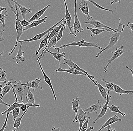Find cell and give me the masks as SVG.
Masks as SVG:
<instances>
[{"label":"cell","instance_id":"cell-23","mask_svg":"<svg viewBox=\"0 0 133 131\" xmlns=\"http://www.w3.org/2000/svg\"><path fill=\"white\" fill-rule=\"evenodd\" d=\"M22 44V43H21L19 49H18L17 54L15 57H14L12 59L16 61V64H18L20 63L24 62L25 60V58L23 56V54L25 52L24 51H22L21 49Z\"/></svg>","mask_w":133,"mask_h":131},{"label":"cell","instance_id":"cell-45","mask_svg":"<svg viewBox=\"0 0 133 131\" xmlns=\"http://www.w3.org/2000/svg\"><path fill=\"white\" fill-rule=\"evenodd\" d=\"M4 1H5V2L7 6H8V7L11 10L12 12H13V13L16 16V10H14V7H13V6L11 4L10 0H4Z\"/></svg>","mask_w":133,"mask_h":131},{"label":"cell","instance_id":"cell-27","mask_svg":"<svg viewBox=\"0 0 133 131\" xmlns=\"http://www.w3.org/2000/svg\"><path fill=\"white\" fill-rule=\"evenodd\" d=\"M112 84L114 86V92L118 94L120 96L123 94H129L133 93V91H128V90H124L123 88H121L119 85H117L114 83H112Z\"/></svg>","mask_w":133,"mask_h":131},{"label":"cell","instance_id":"cell-48","mask_svg":"<svg viewBox=\"0 0 133 131\" xmlns=\"http://www.w3.org/2000/svg\"><path fill=\"white\" fill-rule=\"evenodd\" d=\"M0 104L4 105V106H7V107H8L11 106V105L8 104L6 103H5V102L3 101L2 99L1 98V96H0Z\"/></svg>","mask_w":133,"mask_h":131},{"label":"cell","instance_id":"cell-31","mask_svg":"<svg viewBox=\"0 0 133 131\" xmlns=\"http://www.w3.org/2000/svg\"><path fill=\"white\" fill-rule=\"evenodd\" d=\"M30 107V106H28L27 109H26V110L25 112H24V113L22 114L20 117H17L15 119V121H14V123L13 126V129H16V130L19 129V127L20 126H21L22 120V118H23L26 112H27V110H28V109H29Z\"/></svg>","mask_w":133,"mask_h":131},{"label":"cell","instance_id":"cell-4","mask_svg":"<svg viewBox=\"0 0 133 131\" xmlns=\"http://www.w3.org/2000/svg\"><path fill=\"white\" fill-rule=\"evenodd\" d=\"M15 7L16 12V19L15 24V29L16 30L17 32L16 40L14 48L11 50V52L8 53V54L9 56L12 55V53H13V52L15 50L16 48L17 47V44H18L17 42H18V40H19V39L20 38L21 36L24 33L23 31V26L21 25L20 22L19 21V11H18L17 5L15 3Z\"/></svg>","mask_w":133,"mask_h":131},{"label":"cell","instance_id":"cell-5","mask_svg":"<svg viewBox=\"0 0 133 131\" xmlns=\"http://www.w3.org/2000/svg\"><path fill=\"white\" fill-rule=\"evenodd\" d=\"M64 19V18H62L57 23L54 25L53 26L51 27L50 28H49L45 31H44L43 33H41L40 34H37L35 36H34V37L31 39H29L27 40H18V42H17V44H19V43H23V42H33V41H37V40H40L42 38H43L44 36L46 35L49 32H50L55 27V26H56L58 25L61 22H62Z\"/></svg>","mask_w":133,"mask_h":131},{"label":"cell","instance_id":"cell-13","mask_svg":"<svg viewBox=\"0 0 133 131\" xmlns=\"http://www.w3.org/2000/svg\"><path fill=\"white\" fill-rule=\"evenodd\" d=\"M41 79L39 78H37L33 80H31L30 82H27L25 84H22L21 83V84L23 86L26 87H29L33 89V91H35V89H39L43 90V88L41 86L39 85V84L41 82Z\"/></svg>","mask_w":133,"mask_h":131},{"label":"cell","instance_id":"cell-44","mask_svg":"<svg viewBox=\"0 0 133 131\" xmlns=\"http://www.w3.org/2000/svg\"><path fill=\"white\" fill-rule=\"evenodd\" d=\"M10 113V112H8L6 113V117L5 119V122H4L3 126L0 129V131H4V130L6 128V126H7V121H8V116H9Z\"/></svg>","mask_w":133,"mask_h":131},{"label":"cell","instance_id":"cell-14","mask_svg":"<svg viewBox=\"0 0 133 131\" xmlns=\"http://www.w3.org/2000/svg\"><path fill=\"white\" fill-rule=\"evenodd\" d=\"M103 104L101 103L100 100H98L95 104L91 105L88 108L84 109L83 111L86 113H95L96 114H98V111L101 109Z\"/></svg>","mask_w":133,"mask_h":131},{"label":"cell","instance_id":"cell-35","mask_svg":"<svg viewBox=\"0 0 133 131\" xmlns=\"http://www.w3.org/2000/svg\"><path fill=\"white\" fill-rule=\"evenodd\" d=\"M8 15V12L7 11L6 9H5L3 11H2L0 13V21L1 22L3 27H5V21L6 19L7 16Z\"/></svg>","mask_w":133,"mask_h":131},{"label":"cell","instance_id":"cell-46","mask_svg":"<svg viewBox=\"0 0 133 131\" xmlns=\"http://www.w3.org/2000/svg\"><path fill=\"white\" fill-rule=\"evenodd\" d=\"M19 21L21 25L24 27L27 26L31 23V22H29V21L26 20V19L20 20L19 19Z\"/></svg>","mask_w":133,"mask_h":131},{"label":"cell","instance_id":"cell-30","mask_svg":"<svg viewBox=\"0 0 133 131\" xmlns=\"http://www.w3.org/2000/svg\"><path fill=\"white\" fill-rule=\"evenodd\" d=\"M24 104H26V105H28V106H30V107H32V106L31 105H30V104H28L27 103H19V102H15V103L13 104L12 105H11V106L10 107H8V109H6L1 114L2 115H4L5 114H6V113L8 112H11L12 111L13 109L14 108H16L17 107H21L22 105Z\"/></svg>","mask_w":133,"mask_h":131},{"label":"cell","instance_id":"cell-8","mask_svg":"<svg viewBox=\"0 0 133 131\" xmlns=\"http://www.w3.org/2000/svg\"><path fill=\"white\" fill-rule=\"evenodd\" d=\"M113 55L112 57L108 60V63L106 66L104 68V72H106L108 71V67L112 62L115 60L116 59L120 56L124 52V47L123 45L121 46L119 48H116V50L114 52L110 51Z\"/></svg>","mask_w":133,"mask_h":131},{"label":"cell","instance_id":"cell-9","mask_svg":"<svg viewBox=\"0 0 133 131\" xmlns=\"http://www.w3.org/2000/svg\"><path fill=\"white\" fill-rule=\"evenodd\" d=\"M110 91H109V90H108L107 98H106V102H105V104L103 105V107L101 108L102 109H101V111L100 112V113L98 115V116H97L96 118L93 122V123H95L97 121L103 117L104 116L105 113H106L108 109V104H109V102L110 101H112V99H111L112 96L110 95Z\"/></svg>","mask_w":133,"mask_h":131},{"label":"cell","instance_id":"cell-56","mask_svg":"<svg viewBox=\"0 0 133 131\" xmlns=\"http://www.w3.org/2000/svg\"><path fill=\"white\" fill-rule=\"evenodd\" d=\"M2 86L1 84H0V96H1L2 95Z\"/></svg>","mask_w":133,"mask_h":131},{"label":"cell","instance_id":"cell-36","mask_svg":"<svg viewBox=\"0 0 133 131\" xmlns=\"http://www.w3.org/2000/svg\"><path fill=\"white\" fill-rule=\"evenodd\" d=\"M64 20V24L62 25L61 29L58 32V35H57V38H56V41H57V42L59 41L61 39L62 36H63L64 31L65 30L66 26V20L65 19Z\"/></svg>","mask_w":133,"mask_h":131},{"label":"cell","instance_id":"cell-40","mask_svg":"<svg viewBox=\"0 0 133 131\" xmlns=\"http://www.w3.org/2000/svg\"><path fill=\"white\" fill-rule=\"evenodd\" d=\"M101 80L102 81H103L105 83V87L107 88L108 90H109L110 91H114V86H113V84H112V82H108L105 79H101Z\"/></svg>","mask_w":133,"mask_h":131},{"label":"cell","instance_id":"cell-12","mask_svg":"<svg viewBox=\"0 0 133 131\" xmlns=\"http://www.w3.org/2000/svg\"><path fill=\"white\" fill-rule=\"evenodd\" d=\"M37 63H38V64H39V66L41 70V72H42V74H43V76H44V79L45 82L46 84H48L50 88L51 89V92H52V93H53V95H54V99L55 100H57V98H56V96L55 93V91L53 87V85L51 84V81L50 79V78L45 73L43 68L42 67L41 64L40 62L39 59L37 58Z\"/></svg>","mask_w":133,"mask_h":131},{"label":"cell","instance_id":"cell-19","mask_svg":"<svg viewBox=\"0 0 133 131\" xmlns=\"http://www.w3.org/2000/svg\"><path fill=\"white\" fill-rule=\"evenodd\" d=\"M78 9L81 10L83 14L87 16V20L93 19V17L90 16L89 12V8L87 3L84 0H82L79 4Z\"/></svg>","mask_w":133,"mask_h":131},{"label":"cell","instance_id":"cell-37","mask_svg":"<svg viewBox=\"0 0 133 131\" xmlns=\"http://www.w3.org/2000/svg\"><path fill=\"white\" fill-rule=\"evenodd\" d=\"M84 1H88L89 2H90L92 4L94 5L96 7H97L98 9H101V10H103L107 11H109V12H110L112 14H113L114 12L112 10H110V9H106V8H104L103 6H101L100 5L98 4L97 3H96L94 1V0H84Z\"/></svg>","mask_w":133,"mask_h":131},{"label":"cell","instance_id":"cell-28","mask_svg":"<svg viewBox=\"0 0 133 131\" xmlns=\"http://www.w3.org/2000/svg\"><path fill=\"white\" fill-rule=\"evenodd\" d=\"M46 53L50 54H51L53 56L54 58L55 59H56L59 61V67H61V62L62 59L65 58V53L64 52H62L61 53H54L49 50L46 51Z\"/></svg>","mask_w":133,"mask_h":131},{"label":"cell","instance_id":"cell-49","mask_svg":"<svg viewBox=\"0 0 133 131\" xmlns=\"http://www.w3.org/2000/svg\"><path fill=\"white\" fill-rule=\"evenodd\" d=\"M106 128V130L107 131H115L116 130H115L114 128H112V127H111L110 125H108L107 126L105 127Z\"/></svg>","mask_w":133,"mask_h":131},{"label":"cell","instance_id":"cell-15","mask_svg":"<svg viewBox=\"0 0 133 131\" xmlns=\"http://www.w3.org/2000/svg\"><path fill=\"white\" fill-rule=\"evenodd\" d=\"M57 35L55 36H54L53 38H51L49 42L48 43V45L47 46L44 48L43 50L42 51V53L37 58L39 59H41L42 58V56H44V55L46 53V51L47 50H49L51 48V47H55L57 41H56V38H57Z\"/></svg>","mask_w":133,"mask_h":131},{"label":"cell","instance_id":"cell-6","mask_svg":"<svg viewBox=\"0 0 133 131\" xmlns=\"http://www.w3.org/2000/svg\"><path fill=\"white\" fill-rule=\"evenodd\" d=\"M76 5H77V0H75L74 11V24L71 26V29L75 33L83 32L84 29L82 27L81 23L79 20L77 15L76 11Z\"/></svg>","mask_w":133,"mask_h":131},{"label":"cell","instance_id":"cell-53","mask_svg":"<svg viewBox=\"0 0 133 131\" xmlns=\"http://www.w3.org/2000/svg\"><path fill=\"white\" fill-rule=\"evenodd\" d=\"M94 128V127H87V129H86L85 131H91V130H93Z\"/></svg>","mask_w":133,"mask_h":131},{"label":"cell","instance_id":"cell-26","mask_svg":"<svg viewBox=\"0 0 133 131\" xmlns=\"http://www.w3.org/2000/svg\"><path fill=\"white\" fill-rule=\"evenodd\" d=\"M50 6V5H49L46 6L44 8H43L41 10H39V11H37V13H36L32 17H31L28 20L29 22H31L33 20H36L40 19L41 17L44 15V13H45L46 11L48 9V8Z\"/></svg>","mask_w":133,"mask_h":131},{"label":"cell","instance_id":"cell-1","mask_svg":"<svg viewBox=\"0 0 133 131\" xmlns=\"http://www.w3.org/2000/svg\"><path fill=\"white\" fill-rule=\"evenodd\" d=\"M125 27V25L122 24L121 19L119 18V22L118 27L117 29H116V31L111 35V37L109 39V42L108 45L104 49H102L101 51L97 54L96 58H98L99 56L103 51L110 49L111 48H113L117 44L118 40L120 38L121 33V32L124 31V29Z\"/></svg>","mask_w":133,"mask_h":131},{"label":"cell","instance_id":"cell-33","mask_svg":"<svg viewBox=\"0 0 133 131\" xmlns=\"http://www.w3.org/2000/svg\"><path fill=\"white\" fill-rule=\"evenodd\" d=\"M64 24V22H62L61 24L59 26H55V27L51 31V32H50L49 35V39H48V43H47V45H48V43L49 42L50 40L51 39V38H53L54 36L58 34V32L61 29V27H62V25ZM47 46V45H46Z\"/></svg>","mask_w":133,"mask_h":131},{"label":"cell","instance_id":"cell-41","mask_svg":"<svg viewBox=\"0 0 133 131\" xmlns=\"http://www.w3.org/2000/svg\"><path fill=\"white\" fill-rule=\"evenodd\" d=\"M10 113H11L12 114V117H13L12 119H13V121H14L19 116L20 113L19 108L17 107L14 108L12 111H11Z\"/></svg>","mask_w":133,"mask_h":131},{"label":"cell","instance_id":"cell-21","mask_svg":"<svg viewBox=\"0 0 133 131\" xmlns=\"http://www.w3.org/2000/svg\"><path fill=\"white\" fill-rule=\"evenodd\" d=\"M47 19V17L45 16L43 19H41L33 20L32 22H31V23L29 25L23 28V31L24 32V31H26L30 29H31V28H33V27L37 26L41 24L45 23L46 22V20Z\"/></svg>","mask_w":133,"mask_h":131},{"label":"cell","instance_id":"cell-10","mask_svg":"<svg viewBox=\"0 0 133 131\" xmlns=\"http://www.w3.org/2000/svg\"><path fill=\"white\" fill-rule=\"evenodd\" d=\"M64 1V3L65 6V19L66 20V25L68 26V29H69V34L71 35H73L75 37L77 36L76 34L71 29V16L70 13L69 11L68 10V7H67V4H66V0H63Z\"/></svg>","mask_w":133,"mask_h":131},{"label":"cell","instance_id":"cell-57","mask_svg":"<svg viewBox=\"0 0 133 131\" xmlns=\"http://www.w3.org/2000/svg\"><path fill=\"white\" fill-rule=\"evenodd\" d=\"M3 54H4V51H2V52L0 54V57H1V56H2L3 55Z\"/></svg>","mask_w":133,"mask_h":131},{"label":"cell","instance_id":"cell-24","mask_svg":"<svg viewBox=\"0 0 133 131\" xmlns=\"http://www.w3.org/2000/svg\"><path fill=\"white\" fill-rule=\"evenodd\" d=\"M121 121H122V119L119 118L117 115H114L110 118L108 119V120L105 122L101 128H100L99 130H98V131L102 130L105 128V127L108 125H110L117 122H121Z\"/></svg>","mask_w":133,"mask_h":131},{"label":"cell","instance_id":"cell-2","mask_svg":"<svg viewBox=\"0 0 133 131\" xmlns=\"http://www.w3.org/2000/svg\"><path fill=\"white\" fill-rule=\"evenodd\" d=\"M21 80H19L18 82H17L16 80H13V79H11L10 81H6L4 84L5 83H8L11 87V88L12 89L13 93L15 95V100L16 102H19V101L17 100V95H18L20 98V100L21 103L23 102V96L24 95V92L25 89L26 87L24 86H24L22 85L21 84Z\"/></svg>","mask_w":133,"mask_h":131},{"label":"cell","instance_id":"cell-54","mask_svg":"<svg viewBox=\"0 0 133 131\" xmlns=\"http://www.w3.org/2000/svg\"><path fill=\"white\" fill-rule=\"evenodd\" d=\"M125 67H126V68L128 69L130 71L131 73V74H132V77H133V70H132L130 68H129L128 67V65H126L125 66Z\"/></svg>","mask_w":133,"mask_h":131},{"label":"cell","instance_id":"cell-38","mask_svg":"<svg viewBox=\"0 0 133 131\" xmlns=\"http://www.w3.org/2000/svg\"><path fill=\"white\" fill-rule=\"evenodd\" d=\"M5 85L2 88V95L1 98L3 99L5 95L8 93L11 89V87L8 83H5Z\"/></svg>","mask_w":133,"mask_h":131},{"label":"cell","instance_id":"cell-7","mask_svg":"<svg viewBox=\"0 0 133 131\" xmlns=\"http://www.w3.org/2000/svg\"><path fill=\"white\" fill-rule=\"evenodd\" d=\"M55 72H66V73H69L70 74L86 76V77H88L90 79V80L95 85V86H96V83L95 82V80H94V79L95 78L94 76H91V75H87V74L83 73V72L78 71V70H75L72 69H62L61 67H59L56 70Z\"/></svg>","mask_w":133,"mask_h":131},{"label":"cell","instance_id":"cell-43","mask_svg":"<svg viewBox=\"0 0 133 131\" xmlns=\"http://www.w3.org/2000/svg\"><path fill=\"white\" fill-rule=\"evenodd\" d=\"M1 22H0V41L2 42L4 40V39L3 38V34L6 30L4 29L5 27H3L2 24L1 25Z\"/></svg>","mask_w":133,"mask_h":131},{"label":"cell","instance_id":"cell-18","mask_svg":"<svg viewBox=\"0 0 133 131\" xmlns=\"http://www.w3.org/2000/svg\"><path fill=\"white\" fill-rule=\"evenodd\" d=\"M63 59H64V62L63 63V64L67 65L69 66V68L80 71V72H82L85 73L87 75H90V74H89L86 71L79 67L76 64L73 62L71 59H66L65 58Z\"/></svg>","mask_w":133,"mask_h":131},{"label":"cell","instance_id":"cell-16","mask_svg":"<svg viewBox=\"0 0 133 131\" xmlns=\"http://www.w3.org/2000/svg\"><path fill=\"white\" fill-rule=\"evenodd\" d=\"M71 105H72V110L74 111L75 113V118L72 120V122L78 123V121L77 118V114L80 106L79 98L78 96L73 99L71 102Z\"/></svg>","mask_w":133,"mask_h":131},{"label":"cell","instance_id":"cell-25","mask_svg":"<svg viewBox=\"0 0 133 131\" xmlns=\"http://www.w3.org/2000/svg\"><path fill=\"white\" fill-rule=\"evenodd\" d=\"M86 29L89 30L91 31V34L90 35V37L91 38H93L95 36L98 35L99 34H101L104 31H108V32H110L112 31L111 30L109 29H99L97 28H92L91 27H86Z\"/></svg>","mask_w":133,"mask_h":131},{"label":"cell","instance_id":"cell-42","mask_svg":"<svg viewBox=\"0 0 133 131\" xmlns=\"http://www.w3.org/2000/svg\"><path fill=\"white\" fill-rule=\"evenodd\" d=\"M90 117H87L85 121H84L85 122H83L82 127H81V129L80 131H86V129H87V126H88V123L90 119Z\"/></svg>","mask_w":133,"mask_h":131},{"label":"cell","instance_id":"cell-20","mask_svg":"<svg viewBox=\"0 0 133 131\" xmlns=\"http://www.w3.org/2000/svg\"><path fill=\"white\" fill-rule=\"evenodd\" d=\"M28 92L25 96L26 99L27 101V103L32 106V107H40L39 104H36L35 103V96L34 94L31 92L30 88L28 87Z\"/></svg>","mask_w":133,"mask_h":131},{"label":"cell","instance_id":"cell-51","mask_svg":"<svg viewBox=\"0 0 133 131\" xmlns=\"http://www.w3.org/2000/svg\"><path fill=\"white\" fill-rule=\"evenodd\" d=\"M121 0H113L112 1L110 2V5H112L114 4H116V3H120Z\"/></svg>","mask_w":133,"mask_h":131},{"label":"cell","instance_id":"cell-39","mask_svg":"<svg viewBox=\"0 0 133 131\" xmlns=\"http://www.w3.org/2000/svg\"><path fill=\"white\" fill-rule=\"evenodd\" d=\"M6 80V71H4L2 68H0V82H3L4 83Z\"/></svg>","mask_w":133,"mask_h":131},{"label":"cell","instance_id":"cell-29","mask_svg":"<svg viewBox=\"0 0 133 131\" xmlns=\"http://www.w3.org/2000/svg\"><path fill=\"white\" fill-rule=\"evenodd\" d=\"M97 80V79L95 80V82L96 84V86L98 87V89L99 91L102 98L104 100L106 101L107 94V90H106V88L102 86L99 82H98Z\"/></svg>","mask_w":133,"mask_h":131},{"label":"cell","instance_id":"cell-11","mask_svg":"<svg viewBox=\"0 0 133 131\" xmlns=\"http://www.w3.org/2000/svg\"><path fill=\"white\" fill-rule=\"evenodd\" d=\"M85 24H89L91 25L95 26V28L99 29H109L111 30L112 31L115 32L116 31V29H113L112 27H109L108 26L105 25L101 22L96 20L94 19H92L89 20H88V21L85 22Z\"/></svg>","mask_w":133,"mask_h":131},{"label":"cell","instance_id":"cell-34","mask_svg":"<svg viewBox=\"0 0 133 131\" xmlns=\"http://www.w3.org/2000/svg\"><path fill=\"white\" fill-rule=\"evenodd\" d=\"M108 108L109 109L110 112L118 113L122 115L123 116H126V114L122 112L119 110V106H115L114 105H112L110 106H108Z\"/></svg>","mask_w":133,"mask_h":131},{"label":"cell","instance_id":"cell-17","mask_svg":"<svg viewBox=\"0 0 133 131\" xmlns=\"http://www.w3.org/2000/svg\"><path fill=\"white\" fill-rule=\"evenodd\" d=\"M87 113L83 111V108L79 106V107L77 114V118L79 124V127L78 131H80L81 127L83 125V122H84L87 118Z\"/></svg>","mask_w":133,"mask_h":131},{"label":"cell","instance_id":"cell-55","mask_svg":"<svg viewBox=\"0 0 133 131\" xmlns=\"http://www.w3.org/2000/svg\"><path fill=\"white\" fill-rule=\"evenodd\" d=\"M6 9L5 8V7H2V6H1V5H0V13H1L2 11H3L4 10H5V9Z\"/></svg>","mask_w":133,"mask_h":131},{"label":"cell","instance_id":"cell-3","mask_svg":"<svg viewBox=\"0 0 133 131\" xmlns=\"http://www.w3.org/2000/svg\"><path fill=\"white\" fill-rule=\"evenodd\" d=\"M71 46H78V47H95V48L99 49V50H101L103 49L102 47L99 46L97 44L95 43H93V42L91 43V42H86V41H85L84 39H82V40L77 42L74 41L72 43L64 45H60V47H54V48L56 50L58 53H59V50L61 49H65L66 47Z\"/></svg>","mask_w":133,"mask_h":131},{"label":"cell","instance_id":"cell-47","mask_svg":"<svg viewBox=\"0 0 133 131\" xmlns=\"http://www.w3.org/2000/svg\"><path fill=\"white\" fill-rule=\"evenodd\" d=\"M127 26L129 29H130L131 30V32L132 33H133V23H131L130 22H128L127 24Z\"/></svg>","mask_w":133,"mask_h":131},{"label":"cell","instance_id":"cell-50","mask_svg":"<svg viewBox=\"0 0 133 131\" xmlns=\"http://www.w3.org/2000/svg\"><path fill=\"white\" fill-rule=\"evenodd\" d=\"M28 106V105H26V104H24L21 107V110L23 112H25L27 109Z\"/></svg>","mask_w":133,"mask_h":131},{"label":"cell","instance_id":"cell-52","mask_svg":"<svg viewBox=\"0 0 133 131\" xmlns=\"http://www.w3.org/2000/svg\"><path fill=\"white\" fill-rule=\"evenodd\" d=\"M61 127H58V128H56L55 127H53L51 129L52 131H60V130Z\"/></svg>","mask_w":133,"mask_h":131},{"label":"cell","instance_id":"cell-22","mask_svg":"<svg viewBox=\"0 0 133 131\" xmlns=\"http://www.w3.org/2000/svg\"><path fill=\"white\" fill-rule=\"evenodd\" d=\"M11 1L13 2L14 3H15L18 6L20 10L23 19H25V16L27 14H31L32 13V10L31 8L27 9L24 6L19 4L18 2L16 1L15 0H11Z\"/></svg>","mask_w":133,"mask_h":131},{"label":"cell","instance_id":"cell-32","mask_svg":"<svg viewBox=\"0 0 133 131\" xmlns=\"http://www.w3.org/2000/svg\"><path fill=\"white\" fill-rule=\"evenodd\" d=\"M50 32L47 33V35L42 40L41 42L40 43L39 46V48L38 50L35 51V54L36 56L38 55L39 54V52L41 50V49L43 48H45L46 47L47 45V43H48V39H49V35L50 33Z\"/></svg>","mask_w":133,"mask_h":131}]
</instances>
